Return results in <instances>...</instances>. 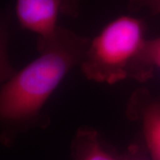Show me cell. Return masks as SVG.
<instances>
[{
    "mask_svg": "<svg viewBox=\"0 0 160 160\" xmlns=\"http://www.w3.org/2000/svg\"><path fill=\"white\" fill-rule=\"evenodd\" d=\"M71 155L74 160H123L122 154L106 142L96 130L88 127L80 128L76 132Z\"/></svg>",
    "mask_w": 160,
    "mask_h": 160,
    "instance_id": "cell-5",
    "label": "cell"
},
{
    "mask_svg": "<svg viewBox=\"0 0 160 160\" xmlns=\"http://www.w3.org/2000/svg\"><path fill=\"white\" fill-rule=\"evenodd\" d=\"M131 6L135 10L146 8L153 14L160 13V0H132Z\"/></svg>",
    "mask_w": 160,
    "mask_h": 160,
    "instance_id": "cell-9",
    "label": "cell"
},
{
    "mask_svg": "<svg viewBox=\"0 0 160 160\" xmlns=\"http://www.w3.org/2000/svg\"><path fill=\"white\" fill-rule=\"evenodd\" d=\"M145 33L142 19L124 14L110 21L89 41L79 66L84 76L109 85L149 79L154 69L146 58Z\"/></svg>",
    "mask_w": 160,
    "mask_h": 160,
    "instance_id": "cell-2",
    "label": "cell"
},
{
    "mask_svg": "<svg viewBox=\"0 0 160 160\" xmlns=\"http://www.w3.org/2000/svg\"><path fill=\"white\" fill-rule=\"evenodd\" d=\"M123 160H151L144 147L139 144H132L122 154Z\"/></svg>",
    "mask_w": 160,
    "mask_h": 160,
    "instance_id": "cell-8",
    "label": "cell"
},
{
    "mask_svg": "<svg viewBox=\"0 0 160 160\" xmlns=\"http://www.w3.org/2000/svg\"><path fill=\"white\" fill-rule=\"evenodd\" d=\"M146 58L153 69H160V37L148 39L146 46Z\"/></svg>",
    "mask_w": 160,
    "mask_h": 160,
    "instance_id": "cell-7",
    "label": "cell"
},
{
    "mask_svg": "<svg viewBox=\"0 0 160 160\" xmlns=\"http://www.w3.org/2000/svg\"><path fill=\"white\" fill-rule=\"evenodd\" d=\"M90 39L60 26L38 38V56L16 71L0 88V142L10 146L30 129L44 128L43 109L69 71L79 67Z\"/></svg>",
    "mask_w": 160,
    "mask_h": 160,
    "instance_id": "cell-1",
    "label": "cell"
},
{
    "mask_svg": "<svg viewBox=\"0 0 160 160\" xmlns=\"http://www.w3.org/2000/svg\"><path fill=\"white\" fill-rule=\"evenodd\" d=\"M9 24L10 15L4 14L0 17V86L10 79L17 71L12 65L9 53Z\"/></svg>",
    "mask_w": 160,
    "mask_h": 160,
    "instance_id": "cell-6",
    "label": "cell"
},
{
    "mask_svg": "<svg viewBox=\"0 0 160 160\" xmlns=\"http://www.w3.org/2000/svg\"><path fill=\"white\" fill-rule=\"evenodd\" d=\"M64 0H16L15 13L22 29L49 38L56 32Z\"/></svg>",
    "mask_w": 160,
    "mask_h": 160,
    "instance_id": "cell-4",
    "label": "cell"
},
{
    "mask_svg": "<svg viewBox=\"0 0 160 160\" xmlns=\"http://www.w3.org/2000/svg\"><path fill=\"white\" fill-rule=\"evenodd\" d=\"M80 3L81 0H64L62 13L69 17H77L79 14Z\"/></svg>",
    "mask_w": 160,
    "mask_h": 160,
    "instance_id": "cell-10",
    "label": "cell"
},
{
    "mask_svg": "<svg viewBox=\"0 0 160 160\" xmlns=\"http://www.w3.org/2000/svg\"><path fill=\"white\" fill-rule=\"evenodd\" d=\"M127 116L142 125L144 148L151 160H160V96L153 97L141 89L130 98Z\"/></svg>",
    "mask_w": 160,
    "mask_h": 160,
    "instance_id": "cell-3",
    "label": "cell"
}]
</instances>
